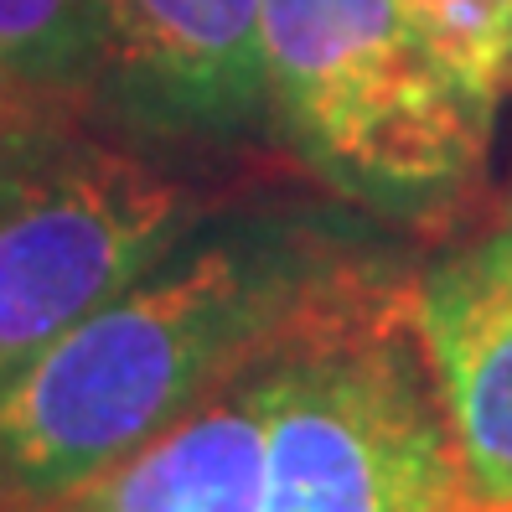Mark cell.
Returning <instances> with one entry per match:
<instances>
[{"label": "cell", "instance_id": "obj_4", "mask_svg": "<svg viewBox=\"0 0 512 512\" xmlns=\"http://www.w3.org/2000/svg\"><path fill=\"white\" fill-rule=\"evenodd\" d=\"M213 213L166 156L73 130L0 187V383Z\"/></svg>", "mask_w": 512, "mask_h": 512}, {"label": "cell", "instance_id": "obj_11", "mask_svg": "<svg viewBox=\"0 0 512 512\" xmlns=\"http://www.w3.org/2000/svg\"><path fill=\"white\" fill-rule=\"evenodd\" d=\"M47 512H63V507H47Z\"/></svg>", "mask_w": 512, "mask_h": 512}, {"label": "cell", "instance_id": "obj_2", "mask_svg": "<svg viewBox=\"0 0 512 512\" xmlns=\"http://www.w3.org/2000/svg\"><path fill=\"white\" fill-rule=\"evenodd\" d=\"M264 52L280 135L368 213H440L487 166L497 104L430 52L404 0H264Z\"/></svg>", "mask_w": 512, "mask_h": 512}, {"label": "cell", "instance_id": "obj_9", "mask_svg": "<svg viewBox=\"0 0 512 512\" xmlns=\"http://www.w3.org/2000/svg\"><path fill=\"white\" fill-rule=\"evenodd\" d=\"M419 37L476 99L512 88V0H404Z\"/></svg>", "mask_w": 512, "mask_h": 512}, {"label": "cell", "instance_id": "obj_5", "mask_svg": "<svg viewBox=\"0 0 512 512\" xmlns=\"http://www.w3.org/2000/svg\"><path fill=\"white\" fill-rule=\"evenodd\" d=\"M88 119L140 150H223L269 104L264 0H104Z\"/></svg>", "mask_w": 512, "mask_h": 512}, {"label": "cell", "instance_id": "obj_1", "mask_svg": "<svg viewBox=\"0 0 512 512\" xmlns=\"http://www.w3.org/2000/svg\"><path fill=\"white\" fill-rule=\"evenodd\" d=\"M357 228L290 202L207 213L161 264L0 383V512H47L394 275Z\"/></svg>", "mask_w": 512, "mask_h": 512}, {"label": "cell", "instance_id": "obj_7", "mask_svg": "<svg viewBox=\"0 0 512 512\" xmlns=\"http://www.w3.org/2000/svg\"><path fill=\"white\" fill-rule=\"evenodd\" d=\"M269 409L259 368L223 383L99 481L57 502L63 512H264Z\"/></svg>", "mask_w": 512, "mask_h": 512}, {"label": "cell", "instance_id": "obj_3", "mask_svg": "<svg viewBox=\"0 0 512 512\" xmlns=\"http://www.w3.org/2000/svg\"><path fill=\"white\" fill-rule=\"evenodd\" d=\"M414 290L394 269L259 368L264 512H476Z\"/></svg>", "mask_w": 512, "mask_h": 512}, {"label": "cell", "instance_id": "obj_8", "mask_svg": "<svg viewBox=\"0 0 512 512\" xmlns=\"http://www.w3.org/2000/svg\"><path fill=\"white\" fill-rule=\"evenodd\" d=\"M104 0H0V73L88 114Z\"/></svg>", "mask_w": 512, "mask_h": 512}, {"label": "cell", "instance_id": "obj_10", "mask_svg": "<svg viewBox=\"0 0 512 512\" xmlns=\"http://www.w3.org/2000/svg\"><path fill=\"white\" fill-rule=\"evenodd\" d=\"M83 119H88L83 109L52 99V94H37V88L0 73V187L21 166H32L42 150H52L63 135L83 130Z\"/></svg>", "mask_w": 512, "mask_h": 512}, {"label": "cell", "instance_id": "obj_6", "mask_svg": "<svg viewBox=\"0 0 512 512\" xmlns=\"http://www.w3.org/2000/svg\"><path fill=\"white\" fill-rule=\"evenodd\" d=\"M414 316L476 512H512V223L419 275Z\"/></svg>", "mask_w": 512, "mask_h": 512}]
</instances>
